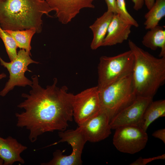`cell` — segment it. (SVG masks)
I'll use <instances>...</instances> for the list:
<instances>
[{
  "mask_svg": "<svg viewBox=\"0 0 165 165\" xmlns=\"http://www.w3.org/2000/svg\"><path fill=\"white\" fill-rule=\"evenodd\" d=\"M31 89L29 94L23 93L25 99L17 106L24 111L15 114L16 126L29 131L28 138L32 143L47 132L63 131L73 120V94L68 92L65 86L57 85L55 78L51 85L43 88L39 84L37 75L31 77Z\"/></svg>",
  "mask_w": 165,
  "mask_h": 165,
  "instance_id": "obj_1",
  "label": "cell"
},
{
  "mask_svg": "<svg viewBox=\"0 0 165 165\" xmlns=\"http://www.w3.org/2000/svg\"><path fill=\"white\" fill-rule=\"evenodd\" d=\"M53 9L45 0H0V26L4 30L42 31L44 15Z\"/></svg>",
  "mask_w": 165,
  "mask_h": 165,
  "instance_id": "obj_2",
  "label": "cell"
},
{
  "mask_svg": "<svg viewBox=\"0 0 165 165\" xmlns=\"http://www.w3.org/2000/svg\"><path fill=\"white\" fill-rule=\"evenodd\" d=\"M128 44L134 57L132 76L137 96L153 98L165 82V57H156L130 40Z\"/></svg>",
  "mask_w": 165,
  "mask_h": 165,
  "instance_id": "obj_3",
  "label": "cell"
},
{
  "mask_svg": "<svg viewBox=\"0 0 165 165\" xmlns=\"http://www.w3.org/2000/svg\"><path fill=\"white\" fill-rule=\"evenodd\" d=\"M99 95L101 108L108 114L110 121L137 97L132 74L99 90Z\"/></svg>",
  "mask_w": 165,
  "mask_h": 165,
  "instance_id": "obj_4",
  "label": "cell"
},
{
  "mask_svg": "<svg viewBox=\"0 0 165 165\" xmlns=\"http://www.w3.org/2000/svg\"><path fill=\"white\" fill-rule=\"evenodd\" d=\"M134 64V55L130 50L112 57H101L97 67L99 90L131 75Z\"/></svg>",
  "mask_w": 165,
  "mask_h": 165,
  "instance_id": "obj_5",
  "label": "cell"
},
{
  "mask_svg": "<svg viewBox=\"0 0 165 165\" xmlns=\"http://www.w3.org/2000/svg\"><path fill=\"white\" fill-rule=\"evenodd\" d=\"M75 130H68L59 131L61 139L58 143L67 142L72 148V153L68 156L63 152L57 150L53 154L52 160L48 162L41 163L42 165H80L82 164L81 155L84 146L87 141L82 129L78 126Z\"/></svg>",
  "mask_w": 165,
  "mask_h": 165,
  "instance_id": "obj_6",
  "label": "cell"
},
{
  "mask_svg": "<svg viewBox=\"0 0 165 165\" xmlns=\"http://www.w3.org/2000/svg\"><path fill=\"white\" fill-rule=\"evenodd\" d=\"M30 55L24 49H20L17 53L16 57L10 62L4 61L0 56L1 65L7 68L9 74V79L0 92L1 96H5L16 86H31L32 81L26 77L24 73L27 71L31 72L28 69L29 65L39 63L32 59Z\"/></svg>",
  "mask_w": 165,
  "mask_h": 165,
  "instance_id": "obj_7",
  "label": "cell"
},
{
  "mask_svg": "<svg viewBox=\"0 0 165 165\" xmlns=\"http://www.w3.org/2000/svg\"><path fill=\"white\" fill-rule=\"evenodd\" d=\"M72 106L73 118L78 126L97 114L101 109L97 86L73 94Z\"/></svg>",
  "mask_w": 165,
  "mask_h": 165,
  "instance_id": "obj_8",
  "label": "cell"
},
{
  "mask_svg": "<svg viewBox=\"0 0 165 165\" xmlns=\"http://www.w3.org/2000/svg\"><path fill=\"white\" fill-rule=\"evenodd\" d=\"M113 138V143L119 152L133 154L145 147L148 140L146 131L135 126H125L117 128Z\"/></svg>",
  "mask_w": 165,
  "mask_h": 165,
  "instance_id": "obj_9",
  "label": "cell"
},
{
  "mask_svg": "<svg viewBox=\"0 0 165 165\" xmlns=\"http://www.w3.org/2000/svg\"><path fill=\"white\" fill-rule=\"evenodd\" d=\"M151 98L137 97L130 105L123 109L110 121L112 129L125 126H135L141 128L145 111L152 101Z\"/></svg>",
  "mask_w": 165,
  "mask_h": 165,
  "instance_id": "obj_10",
  "label": "cell"
},
{
  "mask_svg": "<svg viewBox=\"0 0 165 165\" xmlns=\"http://www.w3.org/2000/svg\"><path fill=\"white\" fill-rule=\"evenodd\" d=\"M110 122L108 114L101 108L97 114L79 126L87 141L96 142L105 139L111 134Z\"/></svg>",
  "mask_w": 165,
  "mask_h": 165,
  "instance_id": "obj_11",
  "label": "cell"
},
{
  "mask_svg": "<svg viewBox=\"0 0 165 165\" xmlns=\"http://www.w3.org/2000/svg\"><path fill=\"white\" fill-rule=\"evenodd\" d=\"M50 6L56 12L58 21L67 24L84 8H94V0H45Z\"/></svg>",
  "mask_w": 165,
  "mask_h": 165,
  "instance_id": "obj_12",
  "label": "cell"
},
{
  "mask_svg": "<svg viewBox=\"0 0 165 165\" xmlns=\"http://www.w3.org/2000/svg\"><path fill=\"white\" fill-rule=\"evenodd\" d=\"M131 26L117 14H114L102 46H110L122 43L128 39Z\"/></svg>",
  "mask_w": 165,
  "mask_h": 165,
  "instance_id": "obj_13",
  "label": "cell"
},
{
  "mask_svg": "<svg viewBox=\"0 0 165 165\" xmlns=\"http://www.w3.org/2000/svg\"><path fill=\"white\" fill-rule=\"evenodd\" d=\"M27 148L11 136L5 138L0 136V158L3 161V165H12L16 162L24 164L20 154Z\"/></svg>",
  "mask_w": 165,
  "mask_h": 165,
  "instance_id": "obj_14",
  "label": "cell"
},
{
  "mask_svg": "<svg viewBox=\"0 0 165 165\" xmlns=\"http://www.w3.org/2000/svg\"><path fill=\"white\" fill-rule=\"evenodd\" d=\"M114 15L113 13L107 10L90 26L93 34L90 46L92 50H95L102 46Z\"/></svg>",
  "mask_w": 165,
  "mask_h": 165,
  "instance_id": "obj_15",
  "label": "cell"
},
{
  "mask_svg": "<svg viewBox=\"0 0 165 165\" xmlns=\"http://www.w3.org/2000/svg\"><path fill=\"white\" fill-rule=\"evenodd\" d=\"M143 45L152 50L160 48L159 57H165V30L160 25L149 29L143 38Z\"/></svg>",
  "mask_w": 165,
  "mask_h": 165,
  "instance_id": "obj_16",
  "label": "cell"
},
{
  "mask_svg": "<svg viewBox=\"0 0 165 165\" xmlns=\"http://www.w3.org/2000/svg\"><path fill=\"white\" fill-rule=\"evenodd\" d=\"M165 116V100L151 101L144 112L141 128L146 131L149 126L155 120Z\"/></svg>",
  "mask_w": 165,
  "mask_h": 165,
  "instance_id": "obj_17",
  "label": "cell"
},
{
  "mask_svg": "<svg viewBox=\"0 0 165 165\" xmlns=\"http://www.w3.org/2000/svg\"><path fill=\"white\" fill-rule=\"evenodd\" d=\"M145 15V28L149 30L159 25L165 16V0H155L152 7Z\"/></svg>",
  "mask_w": 165,
  "mask_h": 165,
  "instance_id": "obj_18",
  "label": "cell"
},
{
  "mask_svg": "<svg viewBox=\"0 0 165 165\" xmlns=\"http://www.w3.org/2000/svg\"><path fill=\"white\" fill-rule=\"evenodd\" d=\"M4 31L13 38L18 47L24 49L27 52L31 55L30 51L31 47V43L33 36L36 33L35 29L31 28L25 30H7Z\"/></svg>",
  "mask_w": 165,
  "mask_h": 165,
  "instance_id": "obj_19",
  "label": "cell"
},
{
  "mask_svg": "<svg viewBox=\"0 0 165 165\" xmlns=\"http://www.w3.org/2000/svg\"><path fill=\"white\" fill-rule=\"evenodd\" d=\"M0 37L2 40L6 51L10 61L16 57L17 53L16 44L13 38L3 30L0 26Z\"/></svg>",
  "mask_w": 165,
  "mask_h": 165,
  "instance_id": "obj_20",
  "label": "cell"
},
{
  "mask_svg": "<svg viewBox=\"0 0 165 165\" xmlns=\"http://www.w3.org/2000/svg\"><path fill=\"white\" fill-rule=\"evenodd\" d=\"M117 14L125 22L132 26L137 28L139 24L137 22L128 12L125 0H116Z\"/></svg>",
  "mask_w": 165,
  "mask_h": 165,
  "instance_id": "obj_21",
  "label": "cell"
},
{
  "mask_svg": "<svg viewBox=\"0 0 165 165\" xmlns=\"http://www.w3.org/2000/svg\"><path fill=\"white\" fill-rule=\"evenodd\" d=\"M165 159V154H163L156 156L147 158H143L140 157L135 161L131 163V165H145L152 161L157 160H164Z\"/></svg>",
  "mask_w": 165,
  "mask_h": 165,
  "instance_id": "obj_22",
  "label": "cell"
},
{
  "mask_svg": "<svg viewBox=\"0 0 165 165\" xmlns=\"http://www.w3.org/2000/svg\"><path fill=\"white\" fill-rule=\"evenodd\" d=\"M107 7V11L114 14H117L116 0H105Z\"/></svg>",
  "mask_w": 165,
  "mask_h": 165,
  "instance_id": "obj_23",
  "label": "cell"
},
{
  "mask_svg": "<svg viewBox=\"0 0 165 165\" xmlns=\"http://www.w3.org/2000/svg\"><path fill=\"white\" fill-rule=\"evenodd\" d=\"M154 137L161 140L165 144V129H161L154 131L152 134Z\"/></svg>",
  "mask_w": 165,
  "mask_h": 165,
  "instance_id": "obj_24",
  "label": "cell"
},
{
  "mask_svg": "<svg viewBox=\"0 0 165 165\" xmlns=\"http://www.w3.org/2000/svg\"><path fill=\"white\" fill-rule=\"evenodd\" d=\"M134 3V9L137 11L141 9L144 4V0H132Z\"/></svg>",
  "mask_w": 165,
  "mask_h": 165,
  "instance_id": "obj_25",
  "label": "cell"
},
{
  "mask_svg": "<svg viewBox=\"0 0 165 165\" xmlns=\"http://www.w3.org/2000/svg\"><path fill=\"white\" fill-rule=\"evenodd\" d=\"M144 4L146 7L149 10L154 4L155 0H144Z\"/></svg>",
  "mask_w": 165,
  "mask_h": 165,
  "instance_id": "obj_26",
  "label": "cell"
},
{
  "mask_svg": "<svg viewBox=\"0 0 165 165\" xmlns=\"http://www.w3.org/2000/svg\"><path fill=\"white\" fill-rule=\"evenodd\" d=\"M6 75L4 73L0 74V80L2 79L3 78H6Z\"/></svg>",
  "mask_w": 165,
  "mask_h": 165,
  "instance_id": "obj_27",
  "label": "cell"
},
{
  "mask_svg": "<svg viewBox=\"0 0 165 165\" xmlns=\"http://www.w3.org/2000/svg\"><path fill=\"white\" fill-rule=\"evenodd\" d=\"M3 160L0 158V165H3Z\"/></svg>",
  "mask_w": 165,
  "mask_h": 165,
  "instance_id": "obj_28",
  "label": "cell"
}]
</instances>
